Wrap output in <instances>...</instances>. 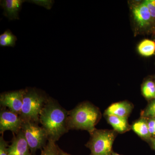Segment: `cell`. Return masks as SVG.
Instances as JSON below:
<instances>
[{"instance_id":"6da1fadb","label":"cell","mask_w":155,"mask_h":155,"mask_svg":"<svg viewBox=\"0 0 155 155\" xmlns=\"http://www.w3.org/2000/svg\"><path fill=\"white\" fill-rule=\"evenodd\" d=\"M68 111L56 101L47 98L39 116V122L48 134V140L58 141L69 130Z\"/></svg>"},{"instance_id":"7a4b0ae2","label":"cell","mask_w":155,"mask_h":155,"mask_svg":"<svg viewBox=\"0 0 155 155\" xmlns=\"http://www.w3.org/2000/svg\"><path fill=\"white\" fill-rule=\"evenodd\" d=\"M101 117L98 108L88 102L81 103L68 111V129L85 130L91 133L96 129Z\"/></svg>"},{"instance_id":"3957f363","label":"cell","mask_w":155,"mask_h":155,"mask_svg":"<svg viewBox=\"0 0 155 155\" xmlns=\"http://www.w3.org/2000/svg\"><path fill=\"white\" fill-rule=\"evenodd\" d=\"M90 134V138L85 146L90 150V155H112V147L117 132L114 130L96 128Z\"/></svg>"},{"instance_id":"277c9868","label":"cell","mask_w":155,"mask_h":155,"mask_svg":"<svg viewBox=\"0 0 155 155\" xmlns=\"http://www.w3.org/2000/svg\"><path fill=\"white\" fill-rule=\"evenodd\" d=\"M47 98L34 89L25 90L20 116L23 121L39 122V116Z\"/></svg>"},{"instance_id":"5b68a950","label":"cell","mask_w":155,"mask_h":155,"mask_svg":"<svg viewBox=\"0 0 155 155\" xmlns=\"http://www.w3.org/2000/svg\"><path fill=\"white\" fill-rule=\"evenodd\" d=\"M38 123L23 121L21 128L32 155H35L38 150L42 149L48 141L47 134Z\"/></svg>"},{"instance_id":"8992f818","label":"cell","mask_w":155,"mask_h":155,"mask_svg":"<svg viewBox=\"0 0 155 155\" xmlns=\"http://www.w3.org/2000/svg\"><path fill=\"white\" fill-rule=\"evenodd\" d=\"M131 14L137 27L141 31L150 29L155 23L144 1L137 2L131 6Z\"/></svg>"},{"instance_id":"52a82bcc","label":"cell","mask_w":155,"mask_h":155,"mask_svg":"<svg viewBox=\"0 0 155 155\" xmlns=\"http://www.w3.org/2000/svg\"><path fill=\"white\" fill-rule=\"evenodd\" d=\"M22 119L20 115L9 110L3 108L0 113V133H3L10 130L17 134L21 130Z\"/></svg>"},{"instance_id":"ba28073f","label":"cell","mask_w":155,"mask_h":155,"mask_svg":"<svg viewBox=\"0 0 155 155\" xmlns=\"http://www.w3.org/2000/svg\"><path fill=\"white\" fill-rule=\"evenodd\" d=\"M25 90L8 92L1 94L0 104L3 108L20 115L23 104Z\"/></svg>"},{"instance_id":"9c48e42d","label":"cell","mask_w":155,"mask_h":155,"mask_svg":"<svg viewBox=\"0 0 155 155\" xmlns=\"http://www.w3.org/2000/svg\"><path fill=\"white\" fill-rule=\"evenodd\" d=\"M8 151L9 155H32L22 130L14 136Z\"/></svg>"},{"instance_id":"30bf717a","label":"cell","mask_w":155,"mask_h":155,"mask_svg":"<svg viewBox=\"0 0 155 155\" xmlns=\"http://www.w3.org/2000/svg\"><path fill=\"white\" fill-rule=\"evenodd\" d=\"M133 109V105L127 101L114 103L109 106L104 113V116H114L122 118L129 116Z\"/></svg>"},{"instance_id":"8fae6325","label":"cell","mask_w":155,"mask_h":155,"mask_svg":"<svg viewBox=\"0 0 155 155\" xmlns=\"http://www.w3.org/2000/svg\"><path fill=\"white\" fill-rule=\"evenodd\" d=\"M24 1L22 0H5L1 1L4 9L3 14L10 20L19 19V12Z\"/></svg>"},{"instance_id":"7c38bea8","label":"cell","mask_w":155,"mask_h":155,"mask_svg":"<svg viewBox=\"0 0 155 155\" xmlns=\"http://www.w3.org/2000/svg\"><path fill=\"white\" fill-rule=\"evenodd\" d=\"M131 129L143 140L147 141L150 140L152 137L150 133L146 118L141 116L134 122L131 126Z\"/></svg>"},{"instance_id":"4fadbf2b","label":"cell","mask_w":155,"mask_h":155,"mask_svg":"<svg viewBox=\"0 0 155 155\" xmlns=\"http://www.w3.org/2000/svg\"><path fill=\"white\" fill-rule=\"evenodd\" d=\"M109 124L117 133L122 134L131 129V126L128 124L127 118L114 116H104Z\"/></svg>"},{"instance_id":"5bb4252c","label":"cell","mask_w":155,"mask_h":155,"mask_svg":"<svg viewBox=\"0 0 155 155\" xmlns=\"http://www.w3.org/2000/svg\"><path fill=\"white\" fill-rule=\"evenodd\" d=\"M137 51L143 57H151L155 54V41L149 39H143L137 45Z\"/></svg>"},{"instance_id":"9a60e30c","label":"cell","mask_w":155,"mask_h":155,"mask_svg":"<svg viewBox=\"0 0 155 155\" xmlns=\"http://www.w3.org/2000/svg\"><path fill=\"white\" fill-rule=\"evenodd\" d=\"M141 92L143 96L149 100L155 99V82L147 79L142 85Z\"/></svg>"},{"instance_id":"2e32d148","label":"cell","mask_w":155,"mask_h":155,"mask_svg":"<svg viewBox=\"0 0 155 155\" xmlns=\"http://www.w3.org/2000/svg\"><path fill=\"white\" fill-rule=\"evenodd\" d=\"M17 37L10 30H7L0 35V45L2 47H12L16 45Z\"/></svg>"},{"instance_id":"e0dca14e","label":"cell","mask_w":155,"mask_h":155,"mask_svg":"<svg viewBox=\"0 0 155 155\" xmlns=\"http://www.w3.org/2000/svg\"><path fill=\"white\" fill-rule=\"evenodd\" d=\"M61 150L55 142L48 140L45 146L41 150L40 155H61Z\"/></svg>"},{"instance_id":"ac0fdd59","label":"cell","mask_w":155,"mask_h":155,"mask_svg":"<svg viewBox=\"0 0 155 155\" xmlns=\"http://www.w3.org/2000/svg\"><path fill=\"white\" fill-rule=\"evenodd\" d=\"M141 116L146 118H155V99L152 100L142 112Z\"/></svg>"},{"instance_id":"d6986e66","label":"cell","mask_w":155,"mask_h":155,"mask_svg":"<svg viewBox=\"0 0 155 155\" xmlns=\"http://www.w3.org/2000/svg\"><path fill=\"white\" fill-rule=\"evenodd\" d=\"M143 1L155 23V0H145Z\"/></svg>"},{"instance_id":"ffe728a7","label":"cell","mask_w":155,"mask_h":155,"mask_svg":"<svg viewBox=\"0 0 155 155\" xmlns=\"http://www.w3.org/2000/svg\"><path fill=\"white\" fill-rule=\"evenodd\" d=\"M8 142L4 139L3 135L0 137V155H9Z\"/></svg>"},{"instance_id":"44dd1931","label":"cell","mask_w":155,"mask_h":155,"mask_svg":"<svg viewBox=\"0 0 155 155\" xmlns=\"http://www.w3.org/2000/svg\"><path fill=\"white\" fill-rule=\"evenodd\" d=\"M150 133L152 137H155V118H147Z\"/></svg>"},{"instance_id":"7402d4cb","label":"cell","mask_w":155,"mask_h":155,"mask_svg":"<svg viewBox=\"0 0 155 155\" xmlns=\"http://www.w3.org/2000/svg\"><path fill=\"white\" fill-rule=\"evenodd\" d=\"M152 147L154 150H155V137H152L150 140Z\"/></svg>"},{"instance_id":"603a6c76","label":"cell","mask_w":155,"mask_h":155,"mask_svg":"<svg viewBox=\"0 0 155 155\" xmlns=\"http://www.w3.org/2000/svg\"><path fill=\"white\" fill-rule=\"evenodd\" d=\"M61 155H69V154L67 153L64 152V151H63L62 150H61Z\"/></svg>"},{"instance_id":"cb8c5ba5","label":"cell","mask_w":155,"mask_h":155,"mask_svg":"<svg viewBox=\"0 0 155 155\" xmlns=\"http://www.w3.org/2000/svg\"><path fill=\"white\" fill-rule=\"evenodd\" d=\"M112 155H121L117 153L114 152H113L112 153Z\"/></svg>"}]
</instances>
